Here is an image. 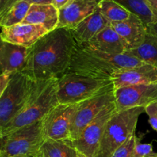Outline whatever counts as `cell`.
<instances>
[{"instance_id":"d4e9b609","label":"cell","mask_w":157,"mask_h":157,"mask_svg":"<svg viewBox=\"0 0 157 157\" xmlns=\"http://www.w3.org/2000/svg\"><path fill=\"white\" fill-rule=\"evenodd\" d=\"M132 157H157V153L153 151L152 144H142L138 139Z\"/></svg>"},{"instance_id":"83f0119b","label":"cell","mask_w":157,"mask_h":157,"mask_svg":"<svg viewBox=\"0 0 157 157\" xmlns=\"http://www.w3.org/2000/svg\"><path fill=\"white\" fill-rule=\"evenodd\" d=\"M18 0H0V16L7 12Z\"/></svg>"},{"instance_id":"484cf974","label":"cell","mask_w":157,"mask_h":157,"mask_svg":"<svg viewBox=\"0 0 157 157\" xmlns=\"http://www.w3.org/2000/svg\"><path fill=\"white\" fill-rule=\"evenodd\" d=\"M138 138L136 134L133 135L127 143L121 146L111 157H132L135 145L136 144Z\"/></svg>"},{"instance_id":"44dd1931","label":"cell","mask_w":157,"mask_h":157,"mask_svg":"<svg viewBox=\"0 0 157 157\" xmlns=\"http://www.w3.org/2000/svg\"><path fill=\"white\" fill-rule=\"evenodd\" d=\"M36 157H78V151L67 141L46 139Z\"/></svg>"},{"instance_id":"9c48e42d","label":"cell","mask_w":157,"mask_h":157,"mask_svg":"<svg viewBox=\"0 0 157 157\" xmlns=\"http://www.w3.org/2000/svg\"><path fill=\"white\" fill-rule=\"evenodd\" d=\"M79 104H59L41 121L44 139L69 141L75 115Z\"/></svg>"},{"instance_id":"3957f363","label":"cell","mask_w":157,"mask_h":157,"mask_svg":"<svg viewBox=\"0 0 157 157\" xmlns=\"http://www.w3.org/2000/svg\"><path fill=\"white\" fill-rule=\"evenodd\" d=\"M57 90L58 79L39 81L36 90L23 110L0 130V136L2 137L21 127L42 121L59 104Z\"/></svg>"},{"instance_id":"1f68e13d","label":"cell","mask_w":157,"mask_h":157,"mask_svg":"<svg viewBox=\"0 0 157 157\" xmlns=\"http://www.w3.org/2000/svg\"><path fill=\"white\" fill-rule=\"evenodd\" d=\"M149 123H150L152 128L154 130H156V131H157V115H155V116L153 117H149Z\"/></svg>"},{"instance_id":"e575fe53","label":"cell","mask_w":157,"mask_h":157,"mask_svg":"<svg viewBox=\"0 0 157 157\" xmlns=\"http://www.w3.org/2000/svg\"><path fill=\"white\" fill-rule=\"evenodd\" d=\"M78 157H87V156H86L85 155H84V154H82V153L78 152Z\"/></svg>"},{"instance_id":"d6986e66","label":"cell","mask_w":157,"mask_h":157,"mask_svg":"<svg viewBox=\"0 0 157 157\" xmlns=\"http://www.w3.org/2000/svg\"><path fill=\"white\" fill-rule=\"evenodd\" d=\"M59 10L52 4H32L22 23L39 25L48 32L58 29Z\"/></svg>"},{"instance_id":"7a4b0ae2","label":"cell","mask_w":157,"mask_h":157,"mask_svg":"<svg viewBox=\"0 0 157 157\" xmlns=\"http://www.w3.org/2000/svg\"><path fill=\"white\" fill-rule=\"evenodd\" d=\"M144 64L145 63L130 55H107L87 44L76 43L67 73L97 79L111 80L120 71Z\"/></svg>"},{"instance_id":"4fadbf2b","label":"cell","mask_w":157,"mask_h":157,"mask_svg":"<svg viewBox=\"0 0 157 157\" xmlns=\"http://www.w3.org/2000/svg\"><path fill=\"white\" fill-rule=\"evenodd\" d=\"M114 89L157 83V67L148 64L120 71L111 78Z\"/></svg>"},{"instance_id":"277c9868","label":"cell","mask_w":157,"mask_h":157,"mask_svg":"<svg viewBox=\"0 0 157 157\" xmlns=\"http://www.w3.org/2000/svg\"><path fill=\"white\" fill-rule=\"evenodd\" d=\"M144 112V107L117 111L106 124L96 157H111L121 146L136 134L138 119Z\"/></svg>"},{"instance_id":"d6a6232c","label":"cell","mask_w":157,"mask_h":157,"mask_svg":"<svg viewBox=\"0 0 157 157\" xmlns=\"http://www.w3.org/2000/svg\"><path fill=\"white\" fill-rule=\"evenodd\" d=\"M147 32L157 35V23H156V24L149 25L147 26Z\"/></svg>"},{"instance_id":"603a6c76","label":"cell","mask_w":157,"mask_h":157,"mask_svg":"<svg viewBox=\"0 0 157 157\" xmlns=\"http://www.w3.org/2000/svg\"><path fill=\"white\" fill-rule=\"evenodd\" d=\"M97 9L110 23L124 21L131 15L128 10L113 0H102L98 4Z\"/></svg>"},{"instance_id":"ac0fdd59","label":"cell","mask_w":157,"mask_h":157,"mask_svg":"<svg viewBox=\"0 0 157 157\" xmlns=\"http://www.w3.org/2000/svg\"><path fill=\"white\" fill-rule=\"evenodd\" d=\"M110 25V21L97 9L94 13L80 22L75 29L70 30L77 44H87Z\"/></svg>"},{"instance_id":"52a82bcc","label":"cell","mask_w":157,"mask_h":157,"mask_svg":"<svg viewBox=\"0 0 157 157\" xmlns=\"http://www.w3.org/2000/svg\"><path fill=\"white\" fill-rule=\"evenodd\" d=\"M45 139L41 121L1 137L0 157H36Z\"/></svg>"},{"instance_id":"ba28073f","label":"cell","mask_w":157,"mask_h":157,"mask_svg":"<svg viewBox=\"0 0 157 157\" xmlns=\"http://www.w3.org/2000/svg\"><path fill=\"white\" fill-rule=\"evenodd\" d=\"M117 112L115 102L109 104L98 117L84 129L80 136L73 141H67L77 151L87 157H96L101 145L106 124Z\"/></svg>"},{"instance_id":"4316f807","label":"cell","mask_w":157,"mask_h":157,"mask_svg":"<svg viewBox=\"0 0 157 157\" xmlns=\"http://www.w3.org/2000/svg\"><path fill=\"white\" fill-rule=\"evenodd\" d=\"M147 6L150 9L152 14V18H153V23H157V0H145Z\"/></svg>"},{"instance_id":"ffe728a7","label":"cell","mask_w":157,"mask_h":157,"mask_svg":"<svg viewBox=\"0 0 157 157\" xmlns=\"http://www.w3.org/2000/svg\"><path fill=\"white\" fill-rule=\"evenodd\" d=\"M124 55L157 67V35L147 32L143 44L136 48L127 51Z\"/></svg>"},{"instance_id":"5bb4252c","label":"cell","mask_w":157,"mask_h":157,"mask_svg":"<svg viewBox=\"0 0 157 157\" xmlns=\"http://www.w3.org/2000/svg\"><path fill=\"white\" fill-rule=\"evenodd\" d=\"M29 48L1 41L0 66L1 73L14 75L23 71L27 63Z\"/></svg>"},{"instance_id":"f546056e","label":"cell","mask_w":157,"mask_h":157,"mask_svg":"<svg viewBox=\"0 0 157 157\" xmlns=\"http://www.w3.org/2000/svg\"><path fill=\"white\" fill-rule=\"evenodd\" d=\"M144 109H145V112L147 113L149 117L157 115V101L149 104L147 107H144Z\"/></svg>"},{"instance_id":"e0dca14e","label":"cell","mask_w":157,"mask_h":157,"mask_svg":"<svg viewBox=\"0 0 157 157\" xmlns=\"http://www.w3.org/2000/svg\"><path fill=\"white\" fill-rule=\"evenodd\" d=\"M84 44L94 50L110 55H122L128 51L125 41L110 25Z\"/></svg>"},{"instance_id":"30bf717a","label":"cell","mask_w":157,"mask_h":157,"mask_svg":"<svg viewBox=\"0 0 157 157\" xmlns=\"http://www.w3.org/2000/svg\"><path fill=\"white\" fill-rule=\"evenodd\" d=\"M114 86L112 85L99 94L79 104L71 130V139L76 140L84 129L92 122L107 106L115 102Z\"/></svg>"},{"instance_id":"f1b7e54d","label":"cell","mask_w":157,"mask_h":157,"mask_svg":"<svg viewBox=\"0 0 157 157\" xmlns=\"http://www.w3.org/2000/svg\"><path fill=\"white\" fill-rule=\"evenodd\" d=\"M11 77L12 75H9V74L1 73V75H0V94H2L6 89L9 81H10Z\"/></svg>"},{"instance_id":"d590c367","label":"cell","mask_w":157,"mask_h":157,"mask_svg":"<svg viewBox=\"0 0 157 157\" xmlns=\"http://www.w3.org/2000/svg\"><path fill=\"white\" fill-rule=\"evenodd\" d=\"M90 1H93L94 2H96L97 4H98V3H99L101 1H102V0H90Z\"/></svg>"},{"instance_id":"7402d4cb","label":"cell","mask_w":157,"mask_h":157,"mask_svg":"<svg viewBox=\"0 0 157 157\" xmlns=\"http://www.w3.org/2000/svg\"><path fill=\"white\" fill-rule=\"evenodd\" d=\"M32 2L29 0H18L9 10L0 16L1 27H9L22 23L25 18Z\"/></svg>"},{"instance_id":"4dcf8cb0","label":"cell","mask_w":157,"mask_h":157,"mask_svg":"<svg viewBox=\"0 0 157 157\" xmlns=\"http://www.w3.org/2000/svg\"><path fill=\"white\" fill-rule=\"evenodd\" d=\"M72 1H74V0H53L52 5H53L56 9L60 10L61 9H62V8L67 6V5H68L69 3L71 2Z\"/></svg>"},{"instance_id":"8fae6325","label":"cell","mask_w":157,"mask_h":157,"mask_svg":"<svg viewBox=\"0 0 157 157\" xmlns=\"http://www.w3.org/2000/svg\"><path fill=\"white\" fill-rule=\"evenodd\" d=\"M117 111L134 107H145L157 101V83L115 89Z\"/></svg>"},{"instance_id":"836d02e7","label":"cell","mask_w":157,"mask_h":157,"mask_svg":"<svg viewBox=\"0 0 157 157\" xmlns=\"http://www.w3.org/2000/svg\"><path fill=\"white\" fill-rule=\"evenodd\" d=\"M32 4H52L53 0H29Z\"/></svg>"},{"instance_id":"9a60e30c","label":"cell","mask_w":157,"mask_h":157,"mask_svg":"<svg viewBox=\"0 0 157 157\" xmlns=\"http://www.w3.org/2000/svg\"><path fill=\"white\" fill-rule=\"evenodd\" d=\"M110 25L124 39L128 50L141 45L147 36V26L139 17L133 14L124 21L110 23Z\"/></svg>"},{"instance_id":"7c38bea8","label":"cell","mask_w":157,"mask_h":157,"mask_svg":"<svg viewBox=\"0 0 157 157\" xmlns=\"http://www.w3.org/2000/svg\"><path fill=\"white\" fill-rule=\"evenodd\" d=\"M1 41L31 48L37 41L44 37L48 31L39 25L20 24L9 27H1Z\"/></svg>"},{"instance_id":"cb8c5ba5","label":"cell","mask_w":157,"mask_h":157,"mask_svg":"<svg viewBox=\"0 0 157 157\" xmlns=\"http://www.w3.org/2000/svg\"><path fill=\"white\" fill-rule=\"evenodd\" d=\"M131 14L139 17L146 26L153 23L152 14L145 0H113Z\"/></svg>"},{"instance_id":"6da1fadb","label":"cell","mask_w":157,"mask_h":157,"mask_svg":"<svg viewBox=\"0 0 157 157\" xmlns=\"http://www.w3.org/2000/svg\"><path fill=\"white\" fill-rule=\"evenodd\" d=\"M76 41L70 29L58 28L31 48L23 71L35 81L58 79L67 73Z\"/></svg>"},{"instance_id":"5b68a950","label":"cell","mask_w":157,"mask_h":157,"mask_svg":"<svg viewBox=\"0 0 157 157\" xmlns=\"http://www.w3.org/2000/svg\"><path fill=\"white\" fill-rule=\"evenodd\" d=\"M38 82L24 72L12 75L6 89L0 94V130L23 110L36 90Z\"/></svg>"},{"instance_id":"2e32d148","label":"cell","mask_w":157,"mask_h":157,"mask_svg":"<svg viewBox=\"0 0 157 157\" xmlns=\"http://www.w3.org/2000/svg\"><path fill=\"white\" fill-rule=\"evenodd\" d=\"M98 4L90 0H74L59 10L58 28L73 29L80 22L91 15Z\"/></svg>"},{"instance_id":"8992f818","label":"cell","mask_w":157,"mask_h":157,"mask_svg":"<svg viewBox=\"0 0 157 157\" xmlns=\"http://www.w3.org/2000/svg\"><path fill=\"white\" fill-rule=\"evenodd\" d=\"M112 85V80L66 73L58 79L57 95L59 104H78L99 94Z\"/></svg>"}]
</instances>
